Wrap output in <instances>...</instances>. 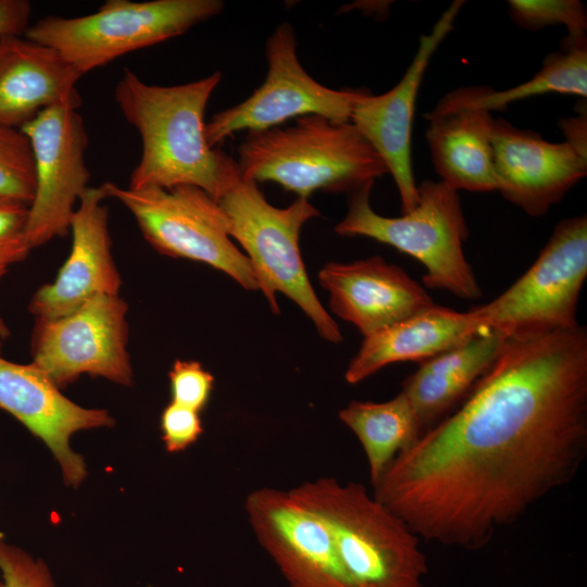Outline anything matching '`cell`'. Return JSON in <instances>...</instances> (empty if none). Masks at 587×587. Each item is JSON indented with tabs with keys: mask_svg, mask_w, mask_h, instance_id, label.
<instances>
[{
	"mask_svg": "<svg viewBox=\"0 0 587 587\" xmlns=\"http://www.w3.org/2000/svg\"><path fill=\"white\" fill-rule=\"evenodd\" d=\"M587 454V330L509 338L451 415L401 451L374 498L421 538L487 545Z\"/></svg>",
	"mask_w": 587,
	"mask_h": 587,
	"instance_id": "6da1fadb",
	"label": "cell"
},
{
	"mask_svg": "<svg viewBox=\"0 0 587 587\" xmlns=\"http://www.w3.org/2000/svg\"><path fill=\"white\" fill-rule=\"evenodd\" d=\"M221 78L215 72L191 83L159 86L124 70L114 98L141 139V155L128 188L190 185L218 202L241 182L237 161L205 139L204 111Z\"/></svg>",
	"mask_w": 587,
	"mask_h": 587,
	"instance_id": "7a4b0ae2",
	"label": "cell"
},
{
	"mask_svg": "<svg viewBox=\"0 0 587 587\" xmlns=\"http://www.w3.org/2000/svg\"><path fill=\"white\" fill-rule=\"evenodd\" d=\"M241 180L275 182L308 199L316 190L352 192L387 166L351 122L319 115L290 126L250 132L238 148Z\"/></svg>",
	"mask_w": 587,
	"mask_h": 587,
	"instance_id": "3957f363",
	"label": "cell"
},
{
	"mask_svg": "<svg viewBox=\"0 0 587 587\" xmlns=\"http://www.w3.org/2000/svg\"><path fill=\"white\" fill-rule=\"evenodd\" d=\"M289 494L327 527L357 587H423L421 538L363 485L321 477Z\"/></svg>",
	"mask_w": 587,
	"mask_h": 587,
	"instance_id": "277c9868",
	"label": "cell"
},
{
	"mask_svg": "<svg viewBox=\"0 0 587 587\" xmlns=\"http://www.w3.org/2000/svg\"><path fill=\"white\" fill-rule=\"evenodd\" d=\"M373 184L350 192L347 213L335 232L372 238L420 261L426 270L423 285L427 288L465 300L480 298L482 289L463 251L469 229L459 191L441 180L425 179L417 185L414 209L387 217L371 207Z\"/></svg>",
	"mask_w": 587,
	"mask_h": 587,
	"instance_id": "5b68a950",
	"label": "cell"
},
{
	"mask_svg": "<svg viewBox=\"0 0 587 587\" xmlns=\"http://www.w3.org/2000/svg\"><path fill=\"white\" fill-rule=\"evenodd\" d=\"M218 203L228 217L229 235L245 249L272 311L279 312L276 294L282 292L299 305L322 338L340 342V329L316 297L299 248L302 226L319 216V210L305 198L276 208L252 180H241Z\"/></svg>",
	"mask_w": 587,
	"mask_h": 587,
	"instance_id": "8992f818",
	"label": "cell"
},
{
	"mask_svg": "<svg viewBox=\"0 0 587 587\" xmlns=\"http://www.w3.org/2000/svg\"><path fill=\"white\" fill-rule=\"evenodd\" d=\"M223 8L220 0H108L87 15L46 16L24 36L57 50L83 76L128 52L179 36Z\"/></svg>",
	"mask_w": 587,
	"mask_h": 587,
	"instance_id": "52a82bcc",
	"label": "cell"
},
{
	"mask_svg": "<svg viewBox=\"0 0 587 587\" xmlns=\"http://www.w3.org/2000/svg\"><path fill=\"white\" fill-rule=\"evenodd\" d=\"M587 277V216L564 218L532 266L507 290L471 310L485 328L522 338L570 330Z\"/></svg>",
	"mask_w": 587,
	"mask_h": 587,
	"instance_id": "ba28073f",
	"label": "cell"
},
{
	"mask_svg": "<svg viewBox=\"0 0 587 587\" xmlns=\"http://www.w3.org/2000/svg\"><path fill=\"white\" fill-rule=\"evenodd\" d=\"M135 217L146 240L160 253L205 263L247 290H260L257 273L233 242L229 221L220 203L199 187L124 188L103 184Z\"/></svg>",
	"mask_w": 587,
	"mask_h": 587,
	"instance_id": "9c48e42d",
	"label": "cell"
},
{
	"mask_svg": "<svg viewBox=\"0 0 587 587\" xmlns=\"http://www.w3.org/2000/svg\"><path fill=\"white\" fill-rule=\"evenodd\" d=\"M127 303L118 295H98L55 319H36L32 363L60 389L83 374L130 386Z\"/></svg>",
	"mask_w": 587,
	"mask_h": 587,
	"instance_id": "30bf717a",
	"label": "cell"
},
{
	"mask_svg": "<svg viewBox=\"0 0 587 587\" xmlns=\"http://www.w3.org/2000/svg\"><path fill=\"white\" fill-rule=\"evenodd\" d=\"M267 74L263 84L239 104L221 111L205 123L210 147L239 130L261 132L305 115L350 122L363 90H335L313 79L297 55L292 26L283 23L266 40Z\"/></svg>",
	"mask_w": 587,
	"mask_h": 587,
	"instance_id": "8fae6325",
	"label": "cell"
},
{
	"mask_svg": "<svg viewBox=\"0 0 587 587\" xmlns=\"http://www.w3.org/2000/svg\"><path fill=\"white\" fill-rule=\"evenodd\" d=\"M29 139L36 190L28 205L26 238L30 249L70 232L89 171L85 162L88 137L77 110L48 108L20 128Z\"/></svg>",
	"mask_w": 587,
	"mask_h": 587,
	"instance_id": "7c38bea8",
	"label": "cell"
},
{
	"mask_svg": "<svg viewBox=\"0 0 587 587\" xmlns=\"http://www.w3.org/2000/svg\"><path fill=\"white\" fill-rule=\"evenodd\" d=\"M245 508L259 544L288 587H357L327 527L289 491L253 490Z\"/></svg>",
	"mask_w": 587,
	"mask_h": 587,
	"instance_id": "4fadbf2b",
	"label": "cell"
},
{
	"mask_svg": "<svg viewBox=\"0 0 587 587\" xmlns=\"http://www.w3.org/2000/svg\"><path fill=\"white\" fill-rule=\"evenodd\" d=\"M463 3L460 0L453 1L432 30L420 37L415 55L396 86L377 96L365 91L351 113L350 122L391 174L399 192L402 214L413 210L419 201L411 157L412 126L419 90L432 57L453 29Z\"/></svg>",
	"mask_w": 587,
	"mask_h": 587,
	"instance_id": "5bb4252c",
	"label": "cell"
},
{
	"mask_svg": "<svg viewBox=\"0 0 587 587\" xmlns=\"http://www.w3.org/2000/svg\"><path fill=\"white\" fill-rule=\"evenodd\" d=\"M0 409L22 423L51 451L64 483L77 488L87 476L84 457L70 446L80 430L111 427L107 410L84 408L68 398L34 363L0 358Z\"/></svg>",
	"mask_w": 587,
	"mask_h": 587,
	"instance_id": "9a60e30c",
	"label": "cell"
},
{
	"mask_svg": "<svg viewBox=\"0 0 587 587\" xmlns=\"http://www.w3.org/2000/svg\"><path fill=\"white\" fill-rule=\"evenodd\" d=\"M492 147L497 190L530 216L546 214L587 174V158L566 141H547L503 118H495Z\"/></svg>",
	"mask_w": 587,
	"mask_h": 587,
	"instance_id": "2e32d148",
	"label": "cell"
},
{
	"mask_svg": "<svg viewBox=\"0 0 587 587\" xmlns=\"http://www.w3.org/2000/svg\"><path fill=\"white\" fill-rule=\"evenodd\" d=\"M103 186L88 187L71 220L72 248L55 279L32 297L36 319L66 315L98 295H118L121 276L111 253L109 213Z\"/></svg>",
	"mask_w": 587,
	"mask_h": 587,
	"instance_id": "e0dca14e",
	"label": "cell"
},
{
	"mask_svg": "<svg viewBox=\"0 0 587 587\" xmlns=\"http://www.w3.org/2000/svg\"><path fill=\"white\" fill-rule=\"evenodd\" d=\"M332 311L366 337L435 304L402 267L374 255L351 263L329 262L319 273Z\"/></svg>",
	"mask_w": 587,
	"mask_h": 587,
	"instance_id": "ac0fdd59",
	"label": "cell"
},
{
	"mask_svg": "<svg viewBox=\"0 0 587 587\" xmlns=\"http://www.w3.org/2000/svg\"><path fill=\"white\" fill-rule=\"evenodd\" d=\"M82 75L54 49L14 36L0 43V125L21 128L53 107L78 110Z\"/></svg>",
	"mask_w": 587,
	"mask_h": 587,
	"instance_id": "d6986e66",
	"label": "cell"
},
{
	"mask_svg": "<svg viewBox=\"0 0 587 587\" xmlns=\"http://www.w3.org/2000/svg\"><path fill=\"white\" fill-rule=\"evenodd\" d=\"M484 328L471 309L459 312L435 303L364 337L346 370V382L358 384L397 362L422 363L465 342Z\"/></svg>",
	"mask_w": 587,
	"mask_h": 587,
	"instance_id": "ffe728a7",
	"label": "cell"
},
{
	"mask_svg": "<svg viewBox=\"0 0 587 587\" xmlns=\"http://www.w3.org/2000/svg\"><path fill=\"white\" fill-rule=\"evenodd\" d=\"M509 338L484 328L465 342L421 363L401 391L414 411L420 436L447 416L491 367Z\"/></svg>",
	"mask_w": 587,
	"mask_h": 587,
	"instance_id": "44dd1931",
	"label": "cell"
},
{
	"mask_svg": "<svg viewBox=\"0 0 587 587\" xmlns=\"http://www.w3.org/2000/svg\"><path fill=\"white\" fill-rule=\"evenodd\" d=\"M425 137L440 180L451 188L497 190L492 133L495 117L482 109H458L425 115Z\"/></svg>",
	"mask_w": 587,
	"mask_h": 587,
	"instance_id": "7402d4cb",
	"label": "cell"
},
{
	"mask_svg": "<svg viewBox=\"0 0 587 587\" xmlns=\"http://www.w3.org/2000/svg\"><path fill=\"white\" fill-rule=\"evenodd\" d=\"M550 92L586 99V36L566 37L563 48L547 55L541 68L520 85L501 91H495L487 86L461 88L446 95L430 112L441 113L464 108L491 112L504 110L515 101Z\"/></svg>",
	"mask_w": 587,
	"mask_h": 587,
	"instance_id": "603a6c76",
	"label": "cell"
},
{
	"mask_svg": "<svg viewBox=\"0 0 587 587\" xmlns=\"http://www.w3.org/2000/svg\"><path fill=\"white\" fill-rule=\"evenodd\" d=\"M338 416L365 452L373 487L394 459L420 437L414 411L402 391L384 402L353 400Z\"/></svg>",
	"mask_w": 587,
	"mask_h": 587,
	"instance_id": "cb8c5ba5",
	"label": "cell"
},
{
	"mask_svg": "<svg viewBox=\"0 0 587 587\" xmlns=\"http://www.w3.org/2000/svg\"><path fill=\"white\" fill-rule=\"evenodd\" d=\"M36 190L33 148L20 129L0 125V201L29 205Z\"/></svg>",
	"mask_w": 587,
	"mask_h": 587,
	"instance_id": "d4e9b609",
	"label": "cell"
},
{
	"mask_svg": "<svg viewBox=\"0 0 587 587\" xmlns=\"http://www.w3.org/2000/svg\"><path fill=\"white\" fill-rule=\"evenodd\" d=\"M509 14L512 21L528 30L562 25L567 37L586 36L587 14L578 0H510Z\"/></svg>",
	"mask_w": 587,
	"mask_h": 587,
	"instance_id": "484cf974",
	"label": "cell"
},
{
	"mask_svg": "<svg viewBox=\"0 0 587 587\" xmlns=\"http://www.w3.org/2000/svg\"><path fill=\"white\" fill-rule=\"evenodd\" d=\"M0 587H57L49 566L0 534Z\"/></svg>",
	"mask_w": 587,
	"mask_h": 587,
	"instance_id": "4316f807",
	"label": "cell"
},
{
	"mask_svg": "<svg viewBox=\"0 0 587 587\" xmlns=\"http://www.w3.org/2000/svg\"><path fill=\"white\" fill-rule=\"evenodd\" d=\"M172 402L202 411L210 400L213 375L198 361L176 360L168 372Z\"/></svg>",
	"mask_w": 587,
	"mask_h": 587,
	"instance_id": "83f0119b",
	"label": "cell"
},
{
	"mask_svg": "<svg viewBox=\"0 0 587 587\" xmlns=\"http://www.w3.org/2000/svg\"><path fill=\"white\" fill-rule=\"evenodd\" d=\"M28 205L0 201V266L24 260L32 250L26 238Z\"/></svg>",
	"mask_w": 587,
	"mask_h": 587,
	"instance_id": "f1b7e54d",
	"label": "cell"
},
{
	"mask_svg": "<svg viewBox=\"0 0 587 587\" xmlns=\"http://www.w3.org/2000/svg\"><path fill=\"white\" fill-rule=\"evenodd\" d=\"M160 428L164 447L170 453L186 450L203 433L199 412L172 401L161 413Z\"/></svg>",
	"mask_w": 587,
	"mask_h": 587,
	"instance_id": "f546056e",
	"label": "cell"
},
{
	"mask_svg": "<svg viewBox=\"0 0 587 587\" xmlns=\"http://www.w3.org/2000/svg\"><path fill=\"white\" fill-rule=\"evenodd\" d=\"M32 4L27 0H0V43L14 36H24L30 26Z\"/></svg>",
	"mask_w": 587,
	"mask_h": 587,
	"instance_id": "4dcf8cb0",
	"label": "cell"
},
{
	"mask_svg": "<svg viewBox=\"0 0 587 587\" xmlns=\"http://www.w3.org/2000/svg\"><path fill=\"white\" fill-rule=\"evenodd\" d=\"M586 120V113L583 114L582 111L578 116L563 118L560 122L565 141L585 158H587Z\"/></svg>",
	"mask_w": 587,
	"mask_h": 587,
	"instance_id": "1f68e13d",
	"label": "cell"
},
{
	"mask_svg": "<svg viewBox=\"0 0 587 587\" xmlns=\"http://www.w3.org/2000/svg\"><path fill=\"white\" fill-rule=\"evenodd\" d=\"M7 267L0 266V278L5 274ZM10 330L4 321L0 317V340L8 338Z\"/></svg>",
	"mask_w": 587,
	"mask_h": 587,
	"instance_id": "d6a6232c",
	"label": "cell"
}]
</instances>
